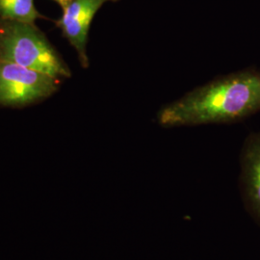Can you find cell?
Wrapping results in <instances>:
<instances>
[{
  "label": "cell",
  "instance_id": "1",
  "mask_svg": "<svg viewBox=\"0 0 260 260\" xmlns=\"http://www.w3.org/2000/svg\"><path fill=\"white\" fill-rule=\"evenodd\" d=\"M260 110V72L220 76L163 106L156 121L164 127L241 121Z\"/></svg>",
  "mask_w": 260,
  "mask_h": 260
},
{
  "label": "cell",
  "instance_id": "2",
  "mask_svg": "<svg viewBox=\"0 0 260 260\" xmlns=\"http://www.w3.org/2000/svg\"><path fill=\"white\" fill-rule=\"evenodd\" d=\"M0 60L54 77H70L62 58L33 24L10 21L0 28Z\"/></svg>",
  "mask_w": 260,
  "mask_h": 260
},
{
  "label": "cell",
  "instance_id": "3",
  "mask_svg": "<svg viewBox=\"0 0 260 260\" xmlns=\"http://www.w3.org/2000/svg\"><path fill=\"white\" fill-rule=\"evenodd\" d=\"M50 75L0 60V104L21 106L49 96L57 89Z\"/></svg>",
  "mask_w": 260,
  "mask_h": 260
},
{
  "label": "cell",
  "instance_id": "4",
  "mask_svg": "<svg viewBox=\"0 0 260 260\" xmlns=\"http://www.w3.org/2000/svg\"><path fill=\"white\" fill-rule=\"evenodd\" d=\"M108 0H73L59 20V27L75 47L79 61L83 67H88L87 43L91 23L96 12Z\"/></svg>",
  "mask_w": 260,
  "mask_h": 260
},
{
  "label": "cell",
  "instance_id": "5",
  "mask_svg": "<svg viewBox=\"0 0 260 260\" xmlns=\"http://www.w3.org/2000/svg\"><path fill=\"white\" fill-rule=\"evenodd\" d=\"M240 163L243 201L253 220L260 225V132L252 134L245 142Z\"/></svg>",
  "mask_w": 260,
  "mask_h": 260
},
{
  "label": "cell",
  "instance_id": "6",
  "mask_svg": "<svg viewBox=\"0 0 260 260\" xmlns=\"http://www.w3.org/2000/svg\"><path fill=\"white\" fill-rule=\"evenodd\" d=\"M0 16L10 21L34 24L39 14L34 0H0Z\"/></svg>",
  "mask_w": 260,
  "mask_h": 260
},
{
  "label": "cell",
  "instance_id": "7",
  "mask_svg": "<svg viewBox=\"0 0 260 260\" xmlns=\"http://www.w3.org/2000/svg\"><path fill=\"white\" fill-rule=\"evenodd\" d=\"M55 2H57L61 7L62 9L64 10L68 7V5L73 1V0H54Z\"/></svg>",
  "mask_w": 260,
  "mask_h": 260
}]
</instances>
